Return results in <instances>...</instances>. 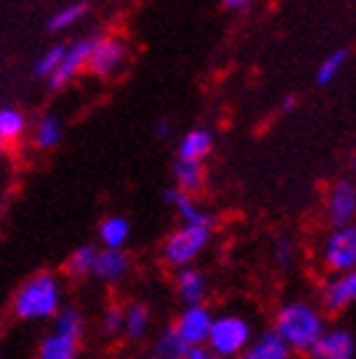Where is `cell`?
I'll use <instances>...</instances> for the list:
<instances>
[{
  "instance_id": "obj_1",
  "label": "cell",
  "mask_w": 356,
  "mask_h": 359,
  "mask_svg": "<svg viewBox=\"0 0 356 359\" xmlns=\"http://www.w3.org/2000/svg\"><path fill=\"white\" fill-rule=\"evenodd\" d=\"M273 329L290 346V352L308 354L310 346L326 332V318L321 309H315L308 301H288L275 313Z\"/></svg>"
},
{
  "instance_id": "obj_2",
  "label": "cell",
  "mask_w": 356,
  "mask_h": 359,
  "mask_svg": "<svg viewBox=\"0 0 356 359\" xmlns=\"http://www.w3.org/2000/svg\"><path fill=\"white\" fill-rule=\"evenodd\" d=\"M62 311V280L54 273H36L15 290L13 316L21 321H46Z\"/></svg>"
},
{
  "instance_id": "obj_3",
  "label": "cell",
  "mask_w": 356,
  "mask_h": 359,
  "mask_svg": "<svg viewBox=\"0 0 356 359\" xmlns=\"http://www.w3.org/2000/svg\"><path fill=\"white\" fill-rule=\"evenodd\" d=\"M252 324L240 313H219L212 321V332L206 339V346L221 359H237L252 344Z\"/></svg>"
},
{
  "instance_id": "obj_4",
  "label": "cell",
  "mask_w": 356,
  "mask_h": 359,
  "mask_svg": "<svg viewBox=\"0 0 356 359\" xmlns=\"http://www.w3.org/2000/svg\"><path fill=\"white\" fill-rule=\"evenodd\" d=\"M212 240V227H191V224H181L178 229H173L171 235L163 242V260L165 265L181 270L191 268L199 255L206 250Z\"/></svg>"
},
{
  "instance_id": "obj_5",
  "label": "cell",
  "mask_w": 356,
  "mask_h": 359,
  "mask_svg": "<svg viewBox=\"0 0 356 359\" xmlns=\"http://www.w3.org/2000/svg\"><path fill=\"white\" fill-rule=\"evenodd\" d=\"M321 260L331 273H349L356 270V224L334 227L321 248Z\"/></svg>"
},
{
  "instance_id": "obj_6",
  "label": "cell",
  "mask_w": 356,
  "mask_h": 359,
  "mask_svg": "<svg viewBox=\"0 0 356 359\" xmlns=\"http://www.w3.org/2000/svg\"><path fill=\"white\" fill-rule=\"evenodd\" d=\"M214 313L206 309L204 304L196 306H184V311L178 313V318L173 321V329L189 346L206 344L209 332H212Z\"/></svg>"
},
{
  "instance_id": "obj_7",
  "label": "cell",
  "mask_w": 356,
  "mask_h": 359,
  "mask_svg": "<svg viewBox=\"0 0 356 359\" xmlns=\"http://www.w3.org/2000/svg\"><path fill=\"white\" fill-rule=\"evenodd\" d=\"M354 304H356V270L338 273V276H334L329 283L323 285V290H321L323 311L338 313Z\"/></svg>"
},
{
  "instance_id": "obj_8",
  "label": "cell",
  "mask_w": 356,
  "mask_h": 359,
  "mask_svg": "<svg viewBox=\"0 0 356 359\" xmlns=\"http://www.w3.org/2000/svg\"><path fill=\"white\" fill-rule=\"evenodd\" d=\"M308 359H356V339L346 329H326L310 346Z\"/></svg>"
},
{
  "instance_id": "obj_9",
  "label": "cell",
  "mask_w": 356,
  "mask_h": 359,
  "mask_svg": "<svg viewBox=\"0 0 356 359\" xmlns=\"http://www.w3.org/2000/svg\"><path fill=\"white\" fill-rule=\"evenodd\" d=\"M326 217L334 227L351 224L356 217V184L351 181H338L334 184L329 194V204H326Z\"/></svg>"
},
{
  "instance_id": "obj_10",
  "label": "cell",
  "mask_w": 356,
  "mask_h": 359,
  "mask_svg": "<svg viewBox=\"0 0 356 359\" xmlns=\"http://www.w3.org/2000/svg\"><path fill=\"white\" fill-rule=\"evenodd\" d=\"M163 199H165V204L176 207L178 217H181L184 224H191V227H214V217L209 215L206 209H201L199 204H196L189 194L181 191V189H176V187L165 189Z\"/></svg>"
},
{
  "instance_id": "obj_11",
  "label": "cell",
  "mask_w": 356,
  "mask_h": 359,
  "mask_svg": "<svg viewBox=\"0 0 356 359\" xmlns=\"http://www.w3.org/2000/svg\"><path fill=\"white\" fill-rule=\"evenodd\" d=\"M92 48H95V41H76L64 51V59H62V64H59V69L51 74V90H62L64 84L82 69L84 64H89Z\"/></svg>"
},
{
  "instance_id": "obj_12",
  "label": "cell",
  "mask_w": 356,
  "mask_h": 359,
  "mask_svg": "<svg viewBox=\"0 0 356 359\" xmlns=\"http://www.w3.org/2000/svg\"><path fill=\"white\" fill-rule=\"evenodd\" d=\"M130 273V257L125 250H102L97 252V263L92 270V278L102 283H117Z\"/></svg>"
},
{
  "instance_id": "obj_13",
  "label": "cell",
  "mask_w": 356,
  "mask_h": 359,
  "mask_svg": "<svg viewBox=\"0 0 356 359\" xmlns=\"http://www.w3.org/2000/svg\"><path fill=\"white\" fill-rule=\"evenodd\" d=\"M123 59L125 43L117 41V39H102V41H95L92 56H89V69L97 76H110L123 64Z\"/></svg>"
},
{
  "instance_id": "obj_14",
  "label": "cell",
  "mask_w": 356,
  "mask_h": 359,
  "mask_svg": "<svg viewBox=\"0 0 356 359\" xmlns=\"http://www.w3.org/2000/svg\"><path fill=\"white\" fill-rule=\"evenodd\" d=\"M206 288H209V283H206V276L199 268L191 265V268H181L176 273V293L184 301V306L204 304Z\"/></svg>"
},
{
  "instance_id": "obj_15",
  "label": "cell",
  "mask_w": 356,
  "mask_h": 359,
  "mask_svg": "<svg viewBox=\"0 0 356 359\" xmlns=\"http://www.w3.org/2000/svg\"><path fill=\"white\" fill-rule=\"evenodd\" d=\"M130 219L123 215H110L104 217L100 222V229H97V235H100V245L102 250H123L130 240Z\"/></svg>"
},
{
  "instance_id": "obj_16",
  "label": "cell",
  "mask_w": 356,
  "mask_h": 359,
  "mask_svg": "<svg viewBox=\"0 0 356 359\" xmlns=\"http://www.w3.org/2000/svg\"><path fill=\"white\" fill-rule=\"evenodd\" d=\"M214 148V135L204 128H196V130H189L178 143V161H193V163H201V161L212 153Z\"/></svg>"
},
{
  "instance_id": "obj_17",
  "label": "cell",
  "mask_w": 356,
  "mask_h": 359,
  "mask_svg": "<svg viewBox=\"0 0 356 359\" xmlns=\"http://www.w3.org/2000/svg\"><path fill=\"white\" fill-rule=\"evenodd\" d=\"M247 354H252L254 359H290L293 352L280 339V334L275 329H267L252 339V344L247 346Z\"/></svg>"
},
{
  "instance_id": "obj_18",
  "label": "cell",
  "mask_w": 356,
  "mask_h": 359,
  "mask_svg": "<svg viewBox=\"0 0 356 359\" xmlns=\"http://www.w3.org/2000/svg\"><path fill=\"white\" fill-rule=\"evenodd\" d=\"M79 357V339L64 337V334H46L39 341L36 359H76Z\"/></svg>"
},
{
  "instance_id": "obj_19",
  "label": "cell",
  "mask_w": 356,
  "mask_h": 359,
  "mask_svg": "<svg viewBox=\"0 0 356 359\" xmlns=\"http://www.w3.org/2000/svg\"><path fill=\"white\" fill-rule=\"evenodd\" d=\"M151 332V311L143 304H132L123 313V334L130 341H140L145 334Z\"/></svg>"
},
{
  "instance_id": "obj_20",
  "label": "cell",
  "mask_w": 356,
  "mask_h": 359,
  "mask_svg": "<svg viewBox=\"0 0 356 359\" xmlns=\"http://www.w3.org/2000/svg\"><path fill=\"white\" fill-rule=\"evenodd\" d=\"M151 352H153V359H186L189 344L178 337L173 326H165L163 332L156 337V341H153Z\"/></svg>"
},
{
  "instance_id": "obj_21",
  "label": "cell",
  "mask_w": 356,
  "mask_h": 359,
  "mask_svg": "<svg viewBox=\"0 0 356 359\" xmlns=\"http://www.w3.org/2000/svg\"><path fill=\"white\" fill-rule=\"evenodd\" d=\"M173 179H176V189H181L184 194L199 191L201 184H204V166L193 163V161H176Z\"/></svg>"
},
{
  "instance_id": "obj_22",
  "label": "cell",
  "mask_w": 356,
  "mask_h": 359,
  "mask_svg": "<svg viewBox=\"0 0 356 359\" xmlns=\"http://www.w3.org/2000/svg\"><path fill=\"white\" fill-rule=\"evenodd\" d=\"M51 321H54V329H51V332L64 334V337H71V339H79V341H82L84 316H82L79 309H74V306H62V311L56 313Z\"/></svg>"
},
{
  "instance_id": "obj_23",
  "label": "cell",
  "mask_w": 356,
  "mask_h": 359,
  "mask_svg": "<svg viewBox=\"0 0 356 359\" xmlns=\"http://www.w3.org/2000/svg\"><path fill=\"white\" fill-rule=\"evenodd\" d=\"M97 252H100L97 245H79L67 260V276H71V278L92 276V270H95V263H97Z\"/></svg>"
},
{
  "instance_id": "obj_24",
  "label": "cell",
  "mask_w": 356,
  "mask_h": 359,
  "mask_svg": "<svg viewBox=\"0 0 356 359\" xmlns=\"http://www.w3.org/2000/svg\"><path fill=\"white\" fill-rule=\"evenodd\" d=\"M34 138L39 148H54V145L62 140V123H59L54 115H46V118H41L39 125H36Z\"/></svg>"
},
{
  "instance_id": "obj_25",
  "label": "cell",
  "mask_w": 356,
  "mask_h": 359,
  "mask_svg": "<svg viewBox=\"0 0 356 359\" xmlns=\"http://www.w3.org/2000/svg\"><path fill=\"white\" fill-rule=\"evenodd\" d=\"M26 128V118L23 112H18L15 107H3L0 110V140H13L18 138Z\"/></svg>"
},
{
  "instance_id": "obj_26",
  "label": "cell",
  "mask_w": 356,
  "mask_h": 359,
  "mask_svg": "<svg viewBox=\"0 0 356 359\" xmlns=\"http://www.w3.org/2000/svg\"><path fill=\"white\" fill-rule=\"evenodd\" d=\"M343 62H346V51L343 48H338V51H334V54H329L326 59L321 62V67H318V72H315V82L321 84V87H326V84H331L336 79V74L341 72Z\"/></svg>"
},
{
  "instance_id": "obj_27",
  "label": "cell",
  "mask_w": 356,
  "mask_h": 359,
  "mask_svg": "<svg viewBox=\"0 0 356 359\" xmlns=\"http://www.w3.org/2000/svg\"><path fill=\"white\" fill-rule=\"evenodd\" d=\"M87 3H74V6H67L64 11H59V13L48 21V31H64V28L74 26L79 18H82L84 13H87Z\"/></svg>"
},
{
  "instance_id": "obj_28",
  "label": "cell",
  "mask_w": 356,
  "mask_h": 359,
  "mask_svg": "<svg viewBox=\"0 0 356 359\" xmlns=\"http://www.w3.org/2000/svg\"><path fill=\"white\" fill-rule=\"evenodd\" d=\"M273 263L278 268H290L295 263V242L290 237H278L273 245Z\"/></svg>"
},
{
  "instance_id": "obj_29",
  "label": "cell",
  "mask_w": 356,
  "mask_h": 359,
  "mask_svg": "<svg viewBox=\"0 0 356 359\" xmlns=\"http://www.w3.org/2000/svg\"><path fill=\"white\" fill-rule=\"evenodd\" d=\"M64 51H67V46L48 48L46 54L39 59V64H36V76H51V74H54V72L59 69L62 59H64Z\"/></svg>"
},
{
  "instance_id": "obj_30",
  "label": "cell",
  "mask_w": 356,
  "mask_h": 359,
  "mask_svg": "<svg viewBox=\"0 0 356 359\" xmlns=\"http://www.w3.org/2000/svg\"><path fill=\"white\" fill-rule=\"evenodd\" d=\"M123 313H125V309H120V306H110V309L102 313V334L104 337H117V334H123Z\"/></svg>"
},
{
  "instance_id": "obj_31",
  "label": "cell",
  "mask_w": 356,
  "mask_h": 359,
  "mask_svg": "<svg viewBox=\"0 0 356 359\" xmlns=\"http://www.w3.org/2000/svg\"><path fill=\"white\" fill-rule=\"evenodd\" d=\"M212 357H214V352L206 344L189 346V352H186V359H212Z\"/></svg>"
},
{
  "instance_id": "obj_32",
  "label": "cell",
  "mask_w": 356,
  "mask_h": 359,
  "mask_svg": "<svg viewBox=\"0 0 356 359\" xmlns=\"http://www.w3.org/2000/svg\"><path fill=\"white\" fill-rule=\"evenodd\" d=\"M156 135L160 140H168V138H171V123H168V120H160V123L156 125Z\"/></svg>"
},
{
  "instance_id": "obj_33",
  "label": "cell",
  "mask_w": 356,
  "mask_h": 359,
  "mask_svg": "<svg viewBox=\"0 0 356 359\" xmlns=\"http://www.w3.org/2000/svg\"><path fill=\"white\" fill-rule=\"evenodd\" d=\"M221 3H224V8H229V11H247L252 0H221Z\"/></svg>"
},
{
  "instance_id": "obj_34",
  "label": "cell",
  "mask_w": 356,
  "mask_h": 359,
  "mask_svg": "<svg viewBox=\"0 0 356 359\" xmlns=\"http://www.w3.org/2000/svg\"><path fill=\"white\" fill-rule=\"evenodd\" d=\"M295 104H298V97H295V95H288V97H285V102L280 104V110H282V112H290V110L295 107Z\"/></svg>"
},
{
  "instance_id": "obj_35",
  "label": "cell",
  "mask_w": 356,
  "mask_h": 359,
  "mask_svg": "<svg viewBox=\"0 0 356 359\" xmlns=\"http://www.w3.org/2000/svg\"><path fill=\"white\" fill-rule=\"evenodd\" d=\"M237 359H254V357H252V354H247V352H245L242 357H237Z\"/></svg>"
},
{
  "instance_id": "obj_36",
  "label": "cell",
  "mask_w": 356,
  "mask_h": 359,
  "mask_svg": "<svg viewBox=\"0 0 356 359\" xmlns=\"http://www.w3.org/2000/svg\"><path fill=\"white\" fill-rule=\"evenodd\" d=\"M128 359H143V357H128Z\"/></svg>"
},
{
  "instance_id": "obj_37",
  "label": "cell",
  "mask_w": 356,
  "mask_h": 359,
  "mask_svg": "<svg viewBox=\"0 0 356 359\" xmlns=\"http://www.w3.org/2000/svg\"><path fill=\"white\" fill-rule=\"evenodd\" d=\"M354 171H356V161H354Z\"/></svg>"
}]
</instances>
